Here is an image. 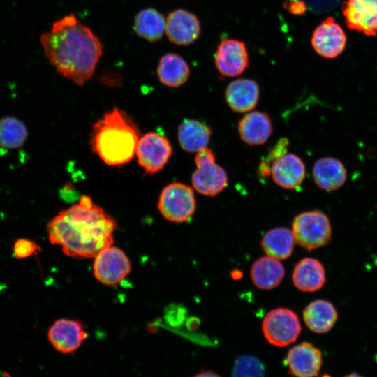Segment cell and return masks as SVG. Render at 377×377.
<instances>
[{
	"mask_svg": "<svg viewBox=\"0 0 377 377\" xmlns=\"http://www.w3.org/2000/svg\"><path fill=\"white\" fill-rule=\"evenodd\" d=\"M292 279L300 290L315 292L322 288L326 281L325 269L318 260L304 258L295 266Z\"/></svg>",
	"mask_w": 377,
	"mask_h": 377,
	"instance_id": "ffe728a7",
	"label": "cell"
},
{
	"mask_svg": "<svg viewBox=\"0 0 377 377\" xmlns=\"http://www.w3.org/2000/svg\"><path fill=\"white\" fill-rule=\"evenodd\" d=\"M214 63L221 75H241L249 66V54L244 42L230 38L222 40L215 52Z\"/></svg>",
	"mask_w": 377,
	"mask_h": 377,
	"instance_id": "30bf717a",
	"label": "cell"
},
{
	"mask_svg": "<svg viewBox=\"0 0 377 377\" xmlns=\"http://www.w3.org/2000/svg\"><path fill=\"white\" fill-rule=\"evenodd\" d=\"M295 242L290 229L278 227L265 234L261 240V246L267 256L277 260H286L292 254Z\"/></svg>",
	"mask_w": 377,
	"mask_h": 377,
	"instance_id": "d4e9b609",
	"label": "cell"
},
{
	"mask_svg": "<svg viewBox=\"0 0 377 377\" xmlns=\"http://www.w3.org/2000/svg\"><path fill=\"white\" fill-rule=\"evenodd\" d=\"M94 275L106 286L117 285L131 272V263L126 254L119 248L108 246L94 257Z\"/></svg>",
	"mask_w": 377,
	"mask_h": 377,
	"instance_id": "ba28073f",
	"label": "cell"
},
{
	"mask_svg": "<svg viewBox=\"0 0 377 377\" xmlns=\"http://www.w3.org/2000/svg\"><path fill=\"white\" fill-rule=\"evenodd\" d=\"M133 28L138 36L156 42L163 37L165 31V19L155 8H147L135 16Z\"/></svg>",
	"mask_w": 377,
	"mask_h": 377,
	"instance_id": "484cf974",
	"label": "cell"
},
{
	"mask_svg": "<svg viewBox=\"0 0 377 377\" xmlns=\"http://www.w3.org/2000/svg\"><path fill=\"white\" fill-rule=\"evenodd\" d=\"M28 137L24 123L13 116L0 119V147L14 149L23 146Z\"/></svg>",
	"mask_w": 377,
	"mask_h": 377,
	"instance_id": "4316f807",
	"label": "cell"
},
{
	"mask_svg": "<svg viewBox=\"0 0 377 377\" xmlns=\"http://www.w3.org/2000/svg\"><path fill=\"white\" fill-rule=\"evenodd\" d=\"M338 318V313L330 301L316 300L303 311V319L307 327L313 332L323 334L329 332Z\"/></svg>",
	"mask_w": 377,
	"mask_h": 377,
	"instance_id": "44dd1931",
	"label": "cell"
},
{
	"mask_svg": "<svg viewBox=\"0 0 377 377\" xmlns=\"http://www.w3.org/2000/svg\"><path fill=\"white\" fill-rule=\"evenodd\" d=\"M292 232L295 242L309 251L326 246L332 237L330 219L320 210L297 215L292 223Z\"/></svg>",
	"mask_w": 377,
	"mask_h": 377,
	"instance_id": "277c9868",
	"label": "cell"
},
{
	"mask_svg": "<svg viewBox=\"0 0 377 377\" xmlns=\"http://www.w3.org/2000/svg\"><path fill=\"white\" fill-rule=\"evenodd\" d=\"M234 376H263L261 362L251 356H242L236 360L233 368Z\"/></svg>",
	"mask_w": 377,
	"mask_h": 377,
	"instance_id": "f1b7e54d",
	"label": "cell"
},
{
	"mask_svg": "<svg viewBox=\"0 0 377 377\" xmlns=\"http://www.w3.org/2000/svg\"><path fill=\"white\" fill-rule=\"evenodd\" d=\"M12 249L14 257L18 260L29 258L41 251V248L36 243L24 238L17 239Z\"/></svg>",
	"mask_w": 377,
	"mask_h": 377,
	"instance_id": "f546056e",
	"label": "cell"
},
{
	"mask_svg": "<svg viewBox=\"0 0 377 377\" xmlns=\"http://www.w3.org/2000/svg\"><path fill=\"white\" fill-rule=\"evenodd\" d=\"M237 128L240 139L249 145L264 144L273 131L269 116L259 111L246 114L239 121Z\"/></svg>",
	"mask_w": 377,
	"mask_h": 377,
	"instance_id": "ac0fdd59",
	"label": "cell"
},
{
	"mask_svg": "<svg viewBox=\"0 0 377 377\" xmlns=\"http://www.w3.org/2000/svg\"><path fill=\"white\" fill-rule=\"evenodd\" d=\"M258 83L251 79L240 78L228 84L225 91L226 103L230 109L244 113L253 109L259 100Z\"/></svg>",
	"mask_w": 377,
	"mask_h": 377,
	"instance_id": "e0dca14e",
	"label": "cell"
},
{
	"mask_svg": "<svg viewBox=\"0 0 377 377\" xmlns=\"http://www.w3.org/2000/svg\"><path fill=\"white\" fill-rule=\"evenodd\" d=\"M165 31L170 42L178 45H188L199 37L200 22L195 15L186 10H174L165 20Z\"/></svg>",
	"mask_w": 377,
	"mask_h": 377,
	"instance_id": "7c38bea8",
	"label": "cell"
},
{
	"mask_svg": "<svg viewBox=\"0 0 377 377\" xmlns=\"http://www.w3.org/2000/svg\"><path fill=\"white\" fill-rule=\"evenodd\" d=\"M212 129L206 124L195 120L184 119L178 128V140L181 147L186 152H198L207 147Z\"/></svg>",
	"mask_w": 377,
	"mask_h": 377,
	"instance_id": "cb8c5ba5",
	"label": "cell"
},
{
	"mask_svg": "<svg viewBox=\"0 0 377 377\" xmlns=\"http://www.w3.org/2000/svg\"><path fill=\"white\" fill-rule=\"evenodd\" d=\"M306 175L305 165L294 154H285L272 165L271 174L274 183L286 189H294L302 183Z\"/></svg>",
	"mask_w": 377,
	"mask_h": 377,
	"instance_id": "2e32d148",
	"label": "cell"
},
{
	"mask_svg": "<svg viewBox=\"0 0 377 377\" xmlns=\"http://www.w3.org/2000/svg\"><path fill=\"white\" fill-rule=\"evenodd\" d=\"M285 275V269L279 260L270 256L257 259L251 268V277L253 284L263 290L277 287Z\"/></svg>",
	"mask_w": 377,
	"mask_h": 377,
	"instance_id": "7402d4cb",
	"label": "cell"
},
{
	"mask_svg": "<svg viewBox=\"0 0 377 377\" xmlns=\"http://www.w3.org/2000/svg\"><path fill=\"white\" fill-rule=\"evenodd\" d=\"M158 208L168 221L176 223L187 221L196 209L193 190L180 182L168 184L161 193Z\"/></svg>",
	"mask_w": 377,
	"mask_h": 377,
	"instance_id": "8992f818",
	"label": "cell"
},
{
	"mask_svg": "<svg viewBox=\"0 0 377 377\" xmlns=\"http://www.w3.org/2000/svg\"><path fill=\"white\" fill-rule=\"evenodd\" d=\"M40 43L57 71L79 86L93 75L103 54L99 38L72 13L54 22Z\"/></svg>",
	"mask_w": 377,
	"mask_h": 377,
	"instance_id": "7a4b0ae2",
	"label": "cell"
},
{
	"mask_svg": "<svg viewBox=\"0 0 377 377\" xmlns=\"http://www.w3.org/2000/svg\"><path fill=\"white\" fill-rule=\"evenodd\" d=\"M290 372L300 377L317 376L323 364L321 351L311 343L302 342L293 347L286 360Z\"/></svg>",
	"mask_w": 377,
	"mask_h": 377,
	"instance_id": "9a60e30c",
	"label": "cell"
},
{
	"mask_svg": "<svg viewBox=\"0 0 377 377\" xmlns=\"http://www.w3.org/2000/svg\"><path fill=\"white\" fill-rule=\"evenodd\" d=\"M197 167L191 177L193 188L199 193L214 197L226 188L228 183L225 170L216 163L213 151L205 147L195 157Z\"/></svg>",
	"mask_w": 377,
	"mask_h": 377,
	"instance_id": "5b68a950",
	"label": "cell"
},
{
	"mask_svg": "<svg viewBox=\"0 0 377 377\" xmlns=\"http://www.w3.org/2000/svg\"><path fill=\"white\" fill-rule=\"evenodd\" d=\"M283 6L290 13L294 15L303 14L306 8L304 2L300 0H287Z\"/></svg>",
	"mask_w": 377,
	"mask_h": 377,
	"instance_id": "4dcf8cb0",
	"label": "cell"
},
{
	"mask_svg": "<svg viewBox=\"0 0 377 377\" xmlns=\"http://www.w3.org/2000/svg\"><path fill=\"white\" fill-rule=\"evenodd\" d=\"M263 334L267 341L283 347L295 342L302 327L297 315L287 308H276L269 311L262 323Z\"/></svg>",
	"mask_w": 377,
	"mask_h": 377,
	"instance_id": "52a82bcc",
	"label": "cell"
},
{
	"mask_svg": "<svg viewBox=\"0 0 377 377\" xmlns=\"http://www.w3.org/2000/svg\"><path fill=\"white\" fill-rule=\"evenodd\" d=\"M346 34L333 17L325 19L313 31L311 45L314 50L325 58H334L345 48Z\"/></svg>",
	"mask_w": 377,
	"mask_h": 377,
	"instance_id": "5bb4252c",
	"label": "cell"
},
{
	"mask_svg": "<svg viewBox=\"0 0 377 377\" xmlns=\"http://www.w3.org/2000/svg\"><path fill=\"white\" fill-rule=\"evenodd\" d=\"M156 73L163 84L178 87L187 81L191 71L182 57L176 53H168L161 57Z\"/></svg>",
	"mask_w": 377,
	"mask_h": 377,
	"instance_id": "603a6c76",
	"label": "cell"
},
{
	"mask_svg": "<svg viewBox=\"0 0 377 377\" xmlns=\"http://www.w3.org/2000/svg\"><path fill=\"white\" fill-rule=\"evenodd\" d=\"M139 140L138 126L125 112L115 108L94 124L90 144L92 151L105 164L120 165L133 158Z\"/></svg>",
	"mask_w": 377,
	"mask_h": 377,
	"instance_id": "3957f363",
	"label": "cell"
},
{
	"mask_svg": "<svg viewBox=\"0 0 377 377\" xmlns=\"http://www.w3.org/2000/svg\"><path fill=\"white\" fill-rule=\"evenodd\" d=\"M342 12L349 29L369 36L377 34V0H346Z\"/></svg>",
	"mask_w": 377,
	"mask_h": 377,
	"instance_id": "8fae6325",
	"label": "cell"
},
{
	"mask_svg": "<svg viewBox=\"0 0 377 377\" xmlns=\"http://www.w3.org/2000/svg\"><path fill=\"white\" fill-rule=\"evenodd\" d=\"M312 174L316 184L326 191L340 188L347 178L344 165L332 157H323L317 160L313 165Z\"/></svg>",
	"mask_w": 377,
	"mask_h": 377,
	"instance_id": "d6986e66",
	"label": "cell"
},
{
	"mask_svg": "<svg viewBox=\"0 0 377 377\" xmlns=\"http://www.w3.org/2000/svg\"><path fill=\"white\" fill-rule=\"evenodd\" d=\"M172 154V147L166 137L149 132L138 141L136 155L139 165L148 174L162 170Z\"/></svg>",
	"mask_w": 377,
	"mask_h": 377,
	"instance_id": "9c48e42d",
	"label": "cell"
},
{
	"mask_svg": "<svg viewBox=\"0 0 377 377\" xmlns=\"http://www.w3.org/2000/svg\"><path fill=\"white\" fill-rule=\"evenodd\" d=\"M87 337L83 325L71 319L56 320L47 332L48 341L56 350L61 353L77 350Z\"/></svg>",
	"mask_w": 377,
	"mask_h": 377,
	"instance_id": "4fadbf2b",
	"label": "cell"
},
{
	"mask_svg": "<svg viewBox=\"0 0 377 377\" xmlns=\"http://www.w3.org/2000/svg\"><path fill=\"white\" fill-rule=\"evenodd\" d=\"M117 225L113 218L91 198L83 195L78 203L60 212L47 226L49 241L60 245L71 258H94L114 242Z\"/></svg>",
	"mask_w": 377,
	"mask_h": 377,
	"instance_id": "6da1fadb",
	"label": "cell"
},
{
	"mask_svg": "<svg viewBox=\"0 0 377 377\" xmlns=\"http://www.w3.org/2000/svg\"><path fill=\"white\" fill-rule=\"evenodd\" d=\"M288 145L289 140L287 138H281L272 147L267 156L260 163L258 172L261 177L267 178L270 176L272 163L286 154Z\"/></svg>",
	"mask_w": 377,
	"mask_h": 377,
	"instance_id": "83f0119b",
	"label": "cell"
}]
</instances>
